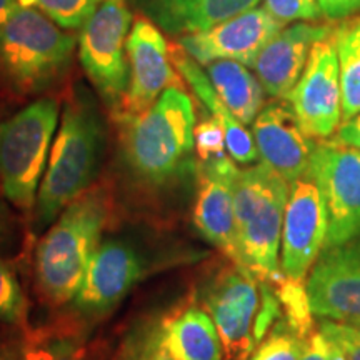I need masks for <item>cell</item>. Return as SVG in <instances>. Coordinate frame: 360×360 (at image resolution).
I'll list each match as a JSON object with an SVG mask.
<instances>
[{"label":"cell","mask_w":360,"mask_h":360,"mask_svg":"<svg viewBox=\"0 0 360 360\" xmlns=\"http://www.w3.org/2000/svg\"><path fill=\"white\" fill-rule=\"evenodd\" d=\"M114 120L124 164L139 184L162 188L195 172V107L182 87L164 90L142 114H117Z\"/></svg>","instance_id":"1"},{"label":"cell","mask_w":360,"mask_h":360,"mask_svg":"<svg viewBox=\"0 0 360 360\" xmlns=\"http://www.w3.org/2000/svg\"><path fill=\"white\" fill-rule=\"evenodd\" d=\"M105 142V122L97 103L84 89H74L65 98L60 127L39 187L35 217L40 227L52 224L67 205L94 187Z\"/></svg>","instance_id":"2"},{"label":"cell","mask_w":360,"mask_h":360,"mask_svg":"<svg viewBox=\"0 0 360 360\" xmlns=\"http://www.w3.org/2000/svg\"><path fill=\"white\" fill-rule=\"evenodd\" d=\"M110 215V193L105 187L96 186L53 220L39 240L34 259L35 282L44 302L64 307L74 300Z\"/></svg>","instance_id":"3"},{"label":"cell","mask_w":360,"mask_h":360,"mask_svg":"<svg viewBox=\"0 0 360 360\" xmlns=\"http://www.w3.org/2000/svg\"><path fill=\"white\" fill-rule=\"evenodd\" d=\"M77 35L35 7H24L0 27V92L13 98L56 87L74 62Z\"/></svg>","instance_id":"4"},{"label":"cell","mask_w":360,"mask_h":360,"mask_svg":"<svg viewBox=\"0 0 360 360\" xmlns=\"http://www.w3.org/2000/svg\"><path fill=\"white\" fill-rule=\"evenodd\" d=\"M290 184L260 162L238 169L233 182L238 265L259 282L274 283L281 270L283 214Z\"/></svg>","instance_id":"5"},{"label":"cell","mask_w":360,"mask_h":360,"mask_svg":"<svg viewBox=\"0 0 360 360\" xmlns=\"http://www.w3.org/2000/svg\"><path fill=\"white\" fill-rule=\"evenodd\" d=\"M60 115L56 97H40L0 124V186L6 199L30 212Z\"/></svg>","instance_id":"6"},{"label":"cell","mask_w":360,"mask_h":360,"mask_svg":"<svg viewBox=\"0 0 360 360\" xmlns=\"http://www.w3.org/2000/svg\"><path fill=\"white\" fill-rule=\"evenodd\" d=\"M132 24L127 0H102L77 35L80 65L112 114L120 109L129 89Z\"/></svg>","instance_id":"7"},{"label":"cell","mask_w":360,"mask_h":360,"mask_svg":"<svg viewBox=\"0 0 360 360\" xmlns=\"http://www.w3.org/2000/svg\"><path fill=\"white\" fill-rule=\"evenodd\" d=\"M197 300L217 327L224 360H249L257 345L254 337L260 305L257 278L229 260L205 278Z\"/></svg>","instance_id":"8"},{"label":"cell","mask_w":360,"mask_h":360,"mask_svg":"<svg viewBox=\"0 0 360 360\" xmlns=\"http://www.w3.org/2000/svg\"><path fill=\"white\" fill-rule=\"evenodd\" d=\"M152 270L143 250L129 238L101 242L85 272L74 300L72 314L90 327L114 312L129 292Z\"/></svg>","instance_id":"9"},{"label":"cell","mask_w":360,"mask_h":360,"mask_svg":"<svg viewBox=\"0 0 360 360\" xmlns=\"http://www.w3.org/2000/svg\"><path fill=\"white\" fill-rule=\"evenodd\" d=\"M309 175L321 188L328 214L326 247L360 233V148L337 139L315 142Z\"/></svg>","instance_id":"10"},{"label":"cell","mask_w":360,"mask_h":360,"mask_svg":"<svg viewBox=\"0 0 360 360\" xmlns=\"http://www.w3.org/2000/svg\"><path fill=\"white\" fill-rule=\"evenodd\" d=\"M285 98L307 137L323 141L337 132L342 124V87L334 39L314 45L302 75Z\"/></svg>","instance_id":"11"},{"label":"cell","mask_w":360,"mask_h":360,"mask_svg":"<svg viewBox=\"0 0 360 360\" xmlns=\"http://www.w3.org/2000/svg\"><path fill=\"white\" fill-rule=\"evenodd\" d=\"M328 214L323 195L309 172L290 184L282 225L281 270L305 281L326 247Z\"/></svg>","instance_id":"12"},{"label":"cell","mask_w":360,"mask_h":360,"mask_svg":"<svg viewBox=\"0 0 360 360\" xmlns=\"http://www.w3.org/2000/svg\"><path fill=\"white\" fill-rule=\"evenodd\" d=\"M238 167L231 155L195 162V202L192 220L197 232L225 259L238 265L233 182Z\"/></svg>","instance_id":"13"},{"label":"cell","mask_w":360,"mask_h":360,"mask_svg":"<svg viewBox=\"0 0 360 360\" xmlns=\"http://www.w3.org/2000/svg\"><path fill=\"white\" fill-rule=\"evenodd\" d=\"M305 285L315 317L360 321V233L344 244L323 247Z\"/></svg>","instance_id":"14"},{"label":"cell","mask_w":360,"mask_h":360,"mask_svg":"<svg viewBox=\"0 0 360 360\" xmlns=\"http://www.w3.org/2000/svg\"><path fill=\"white\" fill-rule=\"evenodd\" d=\"M282 27L267 8L255 7L202 32L182 35L177 44L204 67L215 60H236L254 67L259 53Z\"/></svg>","instance_id":"15"},{"label":"cell","mask_w":360,"mask_h":360,"mask_svg":"<svg viewBox=\"0 0 360 360\" xmlns=\"http://www.w3.org/2000/svg\"><path fill=\"white\" fill-rule=\"evenodd\" d=\"M129 89L120 109L115 114L137 115L147 110L164 90L180 87L170 47L162 30L146 17H137L127 42Z\"/></svg>","instance_id":"16"},{"label":"cell","mask_w":360,"mask_h":360,"mask_svg":"<svg viewBox=\"0 0 360 360\" xmlns=\"http://www.w3.org/2000/svg\"><path fill=\"white\" fill-rule=\"evenodd\" d=\"M259 157L287 182L307 174L315 142L300 129L287 98H272L252 122Z\"/></svg>","instance_id":"17"},{"label":"cell","mask_w":360,"mask_h":360,"mask_svg":"<svg viewBox=\"0 0 360 360\" xmlns=\"http://www.w3.org/2000/svg\"><path fill=\"white\" fill-rule=\"evenodd\" d=\"M334 30L319 22H292L283 25L262 49L252 69L272 98H285L295 87L307 64L310 51L319 40L332 37Z\"/></svg>","instance_id":"18"},{"label":"cell","mask_w":360,"mask_h":360,"mask_svg":"<svg viewBox=\"0 0 360 360\" xmlns=\"http://www.w3.org/2000/svg\"><path fill=\"white\" fill-rule=\"evenodd\" d=\"M260 0H134L146 19L164 34L182 35L202 32L220 22L259 7Z\"/></svg>","instance_id":"19"},{"label":"cell","mask_w":360,"mask_h":360,"mask_svg":"<svg viewBox=\"0 0 360 360\" xmlns=\"http://www.w3.org/2000/svg\"><path fill=\"white\" fill-rule=\"evenodd\" d=\"M169 360H224L217 327L199 304H186L157 322Z\"/></svg>","instance_id":"20"},{"label":"cell","mask_w":360,"mask_h":360,"mask_svg":"<svg viewBox=\"0 0 360 360\" xmlns=\"http://www.w3.org/2000/svg\"><path fill=\"white\" fill-rule=\"evenodd\" d=\"M90 327L74 314L24 328L22 360H107V350L89 339Z\"/></svg>","instance_id":"21"},{"label":"cell","mask_w":360,"mask_h":360,"mask_svg":"<svg viewBox=\"0 0 360 360\" xmlns=\"http://www.w3.org/2000/svg\"><path fill=\"white\" fill-rule=\"evenodd\" d=\"M170 57L175 69L186 82L191 85L192 92L202 102V105L219 120L224 127L225 142H227V152L237 164H254L259 159V150L255 146L254 135L245 129V125L237 120L222 98L217 96L215 89L207 77L205 70H202L199 62H195L188 53L175 44L170 47Z\"/></svg>","instance_id":"22"},{"label":"cell","mask_w":360,"mask_h":360,"mask_svg":"<svg viewBox=\"0 0 360 360\" xmlns=\"http://www.w3.org/2000/svg\"><path fill=\"white\" fill-rule=\"evenodd\" d=\"M205 74L233 117L244 125H252L265 105V90L257 75L236 60L210 62L205 65Z\"/></svg>","instance_id":"23"},{"label":"cell","mask_w":360,"mask_h":360,"mask_svg":"<svg viewBox=\"0 0 360 360\" xmlns=\"http://www.w3.org/2000/svg\"><path fill=\"white\" fill-rule=\"evenodd\" d=\"M332 39L339 57L344 122L360 112V13L342 20Z\"/></svg>","instance_id":"24"},{"label":"cell","mask_w":360,"mask_h":360,"mask_svg":"<svg viewBox=\"0 0 360 360\" xmlns=\"http://www.w3.org/2000/svg\"><path fill=\"white\" fill-rule=\"evenodd\" d=\"M272 285L276 289L278 302H281L283 321L289 323L292 330L304 337V339H307L317 328H315V315L312 312V307H310L305 282L299 281V278L282 276Z\"/></svg>","instance_id":"25"},{"label":"cell","mask_w":360,"mask_h":360,"mask_svg":"<svg viewBox=\"0 0 360 360\" xmlns=\"http://www.w3.org/2000/svg\"><path fill=\"white\" fill-rule=\"evenodd\" d=\"M307 339L292 330L283 317L255 345L249 360H300Z\"/></svg>","instance_id":"26"},{"label":"cell","mask_w":360,"mask_h":360,"mask_svg":"<svg viewBox=\"0 0 360 360\" xmlns=\"http://www.w3.org/2000/svg\"><path fill=\"white\" fill-rule=\"evenodd\" d=\"M102 0H20V6L35 7L65 30H79Z\"/></svg>","instance_id":"27"},{"label":"cell","mask_w":360,"mask_h":360,"mask_svg":"<svg viewBox=\"0 0 360 360\" xmlns=\"http://www.w3.org/2000/svg\"><path fill=\"white\" fill-rule=\"evenodd\" d=\"M29 304L15 270L0 259V322L27 327Z\"/></svg>","instance_id":"28"},{"label":"cell","mask_w":360,"mask_h":360,"mask_svg":"<svg viewBox=\"0 0 360 360\" xmlns=\"http://www.w3.org/2000/svg\"><path fill=\"white\" fill-rule=\"evenodd\" d=\"M193 147H195L197 160H210L225 155V150H227L225 132L215 117H207L199 124H195Z\"/></svg>","instance_id":"29"},{"label":"cell","mask_w":360,"mask_h":360,"mask_svg":"<svg viewBox=\"0 0 360 360\" xmlns=\"http://www.w3.org/2000/svg\"><path fill=\"white\" fill-rule=\"evenodd\" d=\"M264 7L283 25L322 19L317 0H264Z\"/></svg>","instance_id":"30"},{"label":"cell","mask_w":360,"mask_h":360,"mask_svg":"<svg viewBox=\"0 0 360 360\" xmlns=\"http://www.w3.org/2000/svg\"><path fill=\"white\" fill-rule=\"evenodd\" d=\"M319 328L345 360H360V328L328 319H322Z\"/></svg>","instance_id":"31"},{"label":"cell","mask_w":360,"mask_h":360,"mask_svg":"<svg viewBox=\"0 0 360 360\" xmlns=\"http://www.w3.org/2000/svg\"><path fill=\"white\" fill-rule=\"evenodd\" d=\"M260 285V305L257 317L254 323V337L255 342L264 339L269 334V330L282 319V307L278 302L276 289L270 282H259Z\"/></svg>","instance_id":"32"},{"label":"cell","mask_w":360,"mask_h":360,"mask_svg":"<svg viewBox=\"0 0 360 360\" xmlns=\"http://www.w3.org/2000/svg\"><path fill=\"white\" fill-rule=\"evenodd\" d=\"M323 19L342 22L360 13V0H317Z\"/></svg>","instance_id":"33"},{"label":"cell","mask_w":360,"mask_h":360,"mask_svg":"<svg viewBox=\"0 0 360 360\" xmlns=\"http://www.w3.org/2000/svg\"><path fill=\"white\" fill-rule=\"evenodd\" d=\"M300 360H330V342L322 334L321 328L314 330L305 342V350Z\"/></svg>","instance_id":"34"},{"label":"cell","mask_w":360,"mask_h":360,"mask_svg":"<svg viewBox=\"0 0 360 360\" xmlns=\"http://www.w3.org/2000/svg\"><path fill=\"white\" fill-rule=\"evenodd\" d=\"M139 360H169L167 354L164 352L160 345L159 330H157V322L154 326L146 327V335H143L142 354Z\"/></svg>","instance_id":"35"},{"label":"cell","mask_w":360,"mask_h":360,"mask_svg":"<svg viewBox=\"0 0 360 360\" xmlns=\"http://www.w3.org/2000/svg\"><path fill=\"white\" fill-rule=\"evenodd\" d=\"M337 141L347 143L355 148H360V112L352 119L344 120L335 132Z\"/></svg>","instance_id":"36"},{"label":"cell","mask_w":360,"mask_h":360,"mask_svg":"<svg viewBox=\"0 0 360 360\" xmlns=\"http://www.w3.org/2000/svg\"><path fill=\"white\" fill-rule=\"evenodd\" d=\"M143 335H146V328H142V332L132 334L122 342L119 350H117L114 360H139L142 354V345H143Z\"/></svg>","instance_id":"37"},{"label":"cell","mask_w":360,"mask_h":360,"mask_svg":"<svg viewBox=\"0 0 360 360\" xmlns=\"http://www.w3.org/2000/svg\"><path fill=\"white\" fill-rule=\"evenodd\" d=\"M20 7V0H0V27L6 25Z\"/></svg>","instance_id":"38"},{"label":"cell","mask_w":360,"mask_h":360,"mask_svg":"<svg viewBox=\"0 0 360 360\" xmlns=\"http://www.w3.org/2000/svg\"><path fill=\"white\" fill-rule=\"evenodd\" d=\"M352 326H355L357 328H360V321H357V322H352Z\"/></svg>","instance_id":"39"},{"label":"cell","mask_w":360,"mask_h":360,"mask_svg":"<svg viewBox=\"0 0 360 360\" xmlns=\"http://www.w3.org/2000/svg\"><path fill=\"white\" fill-rule=\"evenodd\" d=\"M0 360H4V359H2V357H0Z\"/></svg>","instance_id":"40"}]
</instances>
